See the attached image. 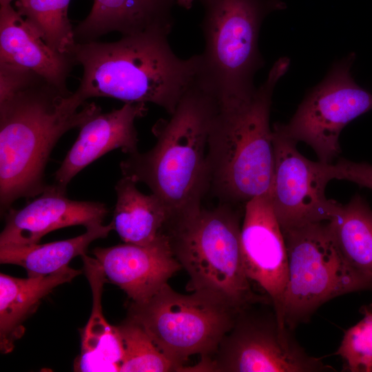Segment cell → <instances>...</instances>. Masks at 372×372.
<instances>
[{
	"label": "cell",
	"mask_w": 372,
	"mask_h": 372,
	"mask_svg": "<svg viewBox=\"0 0 372 372\" xmlns=\"http://www.w3.org/2000/svg\"><path fill=\"white\" fill-rule=\"evenodd\" d=\"M5 214L0 247L38 243L45 234L63 227L101 224L108 209L99 202L70 200L52 185L24 207H10Z\"/></svg>",
	"instance_id": "obj_14"
},
{
	"label": "cell",
	"mask_w": 372,
	"mask_h": 372,
	"mask_svg": "<svg viewBox=\"0 0 372 372\" xmlns=\"http://www.w3.org/2000/svg\"><path fill=\"white\" fill-rule=\"evenodd\" d=\"M288 256L283 318L294 330L338 296L372 289V279L353 268L331 236L328 221L282 230Z\"/></svg>",
	"instance_id": "obj_7"
},
{
	"label": "cell",
	"mask_w": 372,
	"mask_h": 372,
	"mask_svg": "<svg viewBox=\"0 0 372 372\" xmlns=\"http://www.w3.org/2000/svg\"><path fill=\"white\" fill-rule=\"evenodd\" d=\"M147 110L144 103H125L121 108L101 112L85 123L56 171L52 185L65 192L68 183L79 172L105 154L115 149L127 154L137 152L134 122Z\"/></svg>",
	"instance_id": "obj_15"
},
{
	"label": "cell",
	"mask_w": 372,
	"mask_h": 372,
	"mask_svg": "<svg viewBox=\"0 0 372 372\" xmlns=\"http://www.w3.org/2000/svg\"><path fill=\"white\" fill-rule=\"evenodd\" d=\"M81 256L92 289V307L82 335L81 352L74 362V371H119L123 359L120 335L117 327L105 320L101 306L105 276L96 258L85 254Z\"/></svg>",
	"instance_id": "obj_18"
},
{
	"label": "cell",
	"mask_w": 372,
	"mask_h": 372,
	"mask_svg": "<svg viewBox=\"0 0 372 372\" xmlns=\"http://www.w3.org/2000/svg\"><path fill=\"white\" fill-rule=\"evenodd\" d=\"M0 63L30 70L62 89L76 64L72 54L51 48L11 4L0 8Z\"/></svg>",
	"instance_id": "obj_17"
},
{
	"label": "cell",
	"mask_w": 372,
	"mask_h": 372,
	"mask_svg": "<svg viewBox=\"0 0 372 372\" xmlns=\"http://www.w3.org/2000/svg\"><path fill=\"white\" fill-rule=\"evenodd\" d=\"M364 308H365L366 309L370 311H372V304L368 305V306H364L363 307Z\"/></svg>",
	"instance_id": "obj_29"
},
{
	"label": "cell",
	"mask_w": 372,
	"mask_h": 372,
	"mask_svg": "<svg viewBox=\"0 0 372 372\" xmlns=\"http://www.w3.org/2000/svg\"><path fill=\"white\" fill-rule=\"evenodd\" d=\"M136 183L123 176L116 184L117 200L112 222L125 242L147 245L164 234L170 213L156 195L143 194Z\"/></svg>",
	"instance_id": "obj_20"
},
{
	"label": "cell",
	"mask_w": 372,
	"mask_h": 372,
	"mask_svg": "<svg viewBox=\"0 0 372 372\" xmlns=\"http://www.w3.org/2000/svg\"><path fill=\"white\" fill-rule=\"evenodd\" d=\"M82 271L69 266L47 276L18 278L0 274V344L3 353L13 348L21 324L40 300L52 289L70 282Z\"/></svg>",
	"instance_id": "obj_19"
},
{
	"label": "cell",
	"mask_w": 372,
	"mask_h": 372,
	"mask_svg": "<svg viewBox=\"0 0 372 372\" xmlns=\"http://www.w3.org/2000/svg\"><path fill=\"white\" fill-rule=\"evenodd\" d=\"M122 348L121 372L182 371L156 345L145 329L129 318L117 326Z\"/></svg>",
	"instance_id": "obj_24"
},
{
	"label": "cell",
	"mask_w": 372,
	"mask_h": 372,
	"mask_svg": "<svg viewBox=\"0 0 372 372\" xmlns=\"http://www.w3.org/2000/svg\"><path fill=\"white\" fill-rule=\"evenodd\" d=\"M333 179L346 180L372 189V165L340 159L330 165Z\"/></svg>",
	"instance_id": "obj_26"
},
{
	"label": "cell",
	"mask_w": 372,
	"mask_h": 372,
	"mask_svg": "<svg viewBox=\"0 0 372 372\" xmlns=\"http://www.w3.org/2000/svg\"><path fill=\"white\" fill-rule=\"evenodd\" d=\"M101 112L94 103L84 102L40 76L0 99L1 213L17 199L45 190L44 171L59 138Z\"/></svg>",
	"instance_id": "obj_1"
},
{
	"label": "cell",
	"mask_w": 372,
	"mask_h": 372,
	"mask_svg": "<svg viewBox=\"0 0 372 372\" xmlns=\"http://www.w3.org/2000/svg\"><path fill=\"white\" fill-rule=\"evenodd\" d=\"M363 318L344 333L335 354L345 371L370 372L372 368V311L361 309Z\"/></svg>",
	"instance_id": "obj_25"
},
{
	"label": "cell",
	"mask_w": 372,
	"mask_h": 372,
	"mask_svg": "<svg viewBox=\"0 0 372 372\" xmlns=\"http://www.w3.org/2000/svg\"><path fill=\"white\" fill-rule=\"evenodd\" d=\"M205 48L200 78L218 100L243 97L256 87L254 77L265 64L258 48L262 23L285 8L281 0H200Z\"/></svg>",
	"instance_id": "obj_6"
},
{
	"label": "cell",
	"mask_w": 372,
	"mask_h": 372,
	"mask_svg": "<svg viewBox=\"0 0 372 372\" xmlns=\"http://www.w3.org/2000/svg\"><path fill=\"white\" fill-rule=\"evenodd\" d=\"M217 107V96L198 75L169 118L152 127L154 147L120 163L123 176L147 185L170 218L202 205L209 187L208 138Z\"/></svg>",
	"instance_id": "obj_3"
},
{
	"label": "cell",
	"mask_w": 372,
	"mask_h": 372,
	"mask_svg": "<svg viewBox=\"0 0 372 372\" xmlns=\"http://www.w3.org/2000/svg\"><path fill=\"white\" fill-rule=\"evenodd\" d=\"M12 1L13 0H0L1 6L10 5Z\"/></svg>",
	"instance_id": "obj_28"
},
{
	"label": "cell",
	"mask_w": 372,
	"mask_h": 372,
	"mask_svg": "<svg viewBox=\"0 0 372 372\" xmlns=\"http://www.w3.org/2000/svg\"><path fill=\"white\" fill-rule=\"evenodd\" d=\"M260 304V303H259ZM255 304L240 310L229 331L209 357L188 366V371L327 372L335 371L320 358L310 355L280 325L273 309Z\"/></svg>",
	"instance_id": "obj_9"
},
{
	"label": "cell",
	"mask_w": 372,
	"mask_h": 372,
	"mask_svg": "<svg viewBox=\"0 0 372 372\" xmlns=\"http://www.w3.org/2000/svg\"><path fill=\"white\" fill-rule=\"evenodd\" d=\"M240 245L247 278L264 291L271 302L280 325L287 327L283 307L288 282V256L269 192L245 204Z\"/></svg>",
	"instance_id": "obj_12"
},
{
	"label": "cell",
	"mask_w": 372,
	"mask_h": 372,
	"mask_svg": "<svg viewBox=\"0 0 372 372\" xmlns=\"http://www.w3.org/2000/svg\"><path fill=\"white\" fill-rule=\"evenodd\" d=\"M351 53L333 65L325 79L309 92L286 124L276 123L296 142L309 145L320 161L332 163L340 152L343 128L372 110V94L355 83L351 73Z\"/></svg>",
	"instance_id": "obj_10"
},
{
	"label": "cell",
	"mask_w": 372,
	"mask_h": 372,
	"mask_svg": "<svg viewBox=\"0 0 372 372\" xmlns=\"http://www.w3.org/2000/svg\"><path fill=\"white\" fill-rule=\"evenodd\" d=\"M272 134L274 169L269 194L282 230L330 220L342 205L325 195L327 184L333 180L330 163L304 157L297 142L276 125Z\"/></svg>",
	"instance_id": "obj_11"
},
{
	"label": "cell",
	"mask_w": 372,
	"mask_h": 372,
	"mask_svg": "<svg viewBox=\"0 0 372 372\" xmlns=\"http://www.w3.org/2000/svg\"><path fill=\"white\" fill-rule=\"evenodd\" d=\"M238 312L199 293H178L167 283L150 298L132 301L127 318L140 324L183 371L190 356L205 358L216 351Z\"/></svg>",
	"instance_id": "obj_8"
},
{
	"label": "cell",
	"mask_w": 372,
	"mask_h": 372,
	"mask_svg": "<svg viewBox=\"0 0 372 372\" xmlns=\"http://www.w3.org/2000/svg\"><path fill=\"white\" fill-rule=\"evenodd\" d=\"M168 35L145 32L114 42L76 43L72 56L83 74L75 94L83 101L110 97L125 103H152L173 114L200 72V54L183 59Z\"/></svg>",
	"instance_id": "obj_2"
},
{
	"label": "cell",
	"mask_w": 372,
	"mask_h": 372,
	"mask_svg": "<svg viewBox=\"0 0 372 372\" xmlns=\"http://www.w3.org/2000/svg\"><path fill=\"white\" fill-rule=\"evenodd\" d=\"M70 0H17L15 6L40 37L55 51L72 55L76 43L68 16Z\"/></svg>",
	"instance_id": "obj_23"
},
{
	"label": "cell",
	"mask_w": 372,
	"mask_h": 372,
	"mask_svg": "<svg viewBox=\"0 0 372 372\" xmlns=\"http://www.w3.org/2000/svg\"><path fill=\"white\" fill-rule=\"evenodd\" d=\"M195 0H177V4L182 8L189 10L192 8Z\"/></svg>",
	"instance_id": "obj_27"
},
{
	"label": "cell",
	"mask_w": 372,
	"mask_h": 372,
	"mask_svg": "<svg viewBox=\"0 0 372 372\" xmlns=\"http://www.w3.org/2000/svg\"><path fill=\"white\" fill-rule=\"evenodd\" d=\"M106 280L134 302L156 293L182 267L164 233L147 245L126 243L93 250Z\"/></svg>",
	"instance_id": "obj_13"
},
{
	"label": "cell",
	"mask_w": 372,
	"mask_h": 372,
	"mask_svg": "<svg viewBox=\"0 0 372 372\" xmlns=\"http://www.w3.org/2000/svg\"><path fill=\"white\" fill-rule=\"evenodd\" d=\"M333 240L346 261L372 279V209L357 194L328 221Z\"/></svg>",
	"instance_id": "obj_22"
},
{
	"label": "cell",
	"mask_w": 372,
	"mask_h": 372,
	"mask_svg": "<svg viewBox=\"0 0 372 372\" xmlns=\"http://www.w3.org/2000/svg\"><path fill=\"white\" fill-rule=\"evenodd\" d=\"M241 213L231 203L207 209L201 205L171 217L164 232L173 254L189 276L187 290L238 311L267 296L251 289L242 262Z\"/></svg>",
	"instance_id": "obj_5"
},
{
	"label": "cell",
	"mask_w": 372,
	"mask_h": 372,
	"mask_svg": "<svg viewBox=\"0 0 372 372\" xmlns=\"http://www.w3.org/2000/svg\"><path fill=\"white\" fill-rule=\"evenodd\" d=\"M76 237L45 244L0 247L1 264L23 267L28 277L47 276L67 267L76 256L85 254L94 240L106 238L114 229L112 220L107 225L97 224Z\"/></svg>",
	"instance_id": "obj_21"
},
{
	"label": "cell",
	"mask_w": 372,
	"mask_h": 372,
	"mask_svg": "<svg viewBox=\"0 0 372 372\" xmlns=\"http://www.w3.org/2000/svg\"><path fill=\"white\" fill-rule=\"evenodd\" d=\"M370 372H372V368H371V371H370Z\"/></svg>",
	"instance_id": "obj_30"
},
{
	"label": "cell",
	"mask_w": 372,
	"mask_h": 372,
	"mask_svg": "<svg viewBox=\"0 0 372 372\" xmlns=\"http://www.w3.org/2000/svg\"><path fill=\"white\" fill-rule=\"evenodd\" d=\"M177 0H94L87 17L74 29L76 43L96 41L118 32L123 36L145 32L169 35Z\"/></svg>",
	"instance_id": "obj_16"
},
{
	"label": "cell",
	"mask_w": 372,
	"mask_h": 372,
	"mask_svg": "<svg viewBox=\"0 0 372 372\" xmlns=\"http://www.w3.org/2000/svg\"><path fill=\"white\" fill-rule=\"evenodd\" d=\"M289 63L287 57L278 59L250 95L218 99L207 158L209 187L225 203L245 204L270 192L274 169L272 95Z\"/></svg>",
	"instance_id": "obj_4"
}]
</instances>
